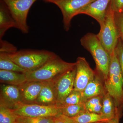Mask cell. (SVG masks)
Listing matches in <instances>:
<instances>
[{"instance_id":"obj_1","label":"cell","mask_w":123,"mask_h":123,"mask_svg":"<svg viewBox=\"0 0 123 123\" xmlns=\"http://www.w3.org/2000/svg\"><path fill=\"white\" fill-rule=\"evenodd\" d=\"M82 46L88 50L93 58L96 64L95 72L104 81L107 79L111 63V55L103 47L97 35L88 33L81 38Z\"/></svg>"},{"instance_id":"obj_2","label":"cell","mask_w":123,"mask_h":123,"mask_svg":"<svg viewBox=\"0 0 123 123\" xmlns=\"http://www.w3.org/2000/svg\"><path fill=\"white\" fill-rule=\"evenodd\" d=\"M7 54L10 59L26 73L37 70L57 56L54 52L45 50H21Z\"/></svg>"},{"instance_id":"obj_3","label":"cell","mask_w":123,"mask_h":123,"mask_svg":"<svg viewBox=\"0 0 123 123\" xmlns=\"http://www.w3.org/2000/svg\"><path fill=\"white\" fill-rule=\"evenodd\" d=\"M111 63L107 79L104 81L106 92L114 100L117 108L123 110V77L115 50L110 55Z\"/></svg>"},{"instance_id":"obj_4","label":"cell","mask_w":123,"mask_h":123,"mask_svg":"<svg viewBox=\"0 0 123 123\" xmlns=\"http://www.w3.org/2000/svg\"><path fill=\"white\" fill-rule=\"evenodd\" d=\"M76 66V63H69L57 56L37 70L25 73L27 81H49Z\"/></svg>"},{"instance_id":"obj_5","label":"cell","mask_w":123,"mask_h":123,"mask_svg":"<svg viewBox=\"0 0 123 123\" xmlns=\"http://www.w3.org/2000/svg\"><path fill=\"white\" fill-rule=\"evenodd\" d=\"M115 13L109 5L104 20L100 25V31L97 35L101 44L110 55L114 51L119 39Z\"/></svg>"},{"instance_id":"obj_6","label":"cell","mask_w":123,"mask_h":123,"mask_svg":"<svg viewBox=\"0 0 123 123\" xmlns=\"http://www.w3.org/2000/svg\"><path fill=\"white\" fill-rule=\"evenodd\" d=\"M5 5L17 25L23 34L29 32L27 22L29 10L37 0H1Z\"/></svg>"},{"instance_id":"obj_7","label":"cell","mask_w":123,"mask_h":123,"mask_svg":"<svg viewBox=\"0 0 123 123\" xmlns=\"http://www.w3.org/2000/svg\"><path fill=\"white\" fill-rule=\"evenodd\" d=\"M55 4L59 8L63 17L64 29L69 30L73 18L84 7L95 0H44Z\"/></svg>"},{"instance_id":"obj_8","label":"cell","mask_w":123,"mask_h":123,"mask_svg":"<svg viewBox=\"0 0 123 123\" xmlns=\"http://www.w3.org/2000/svg\"><path fill=\"white\" fill-rule=\"evenodd\" d=\"M13 110L17 115L27 117H54L61 114L57 106L37 104H22Z\"/></svg>"},{"instance_id":"obj_9","label":"cell","mask_w":123,"mask_h":123,"mask_svg":"<svg viewBox=\"0 0 123 123\" xmlns=\"http://www.w3.org/2000/svg\"><path fill=\"white\" fill-rule=\"evenodd\" d=\"M76 72V68L75 66L54 80L56 92L57 106L61 103L74 90Z\"/></svg>"},{"instance_id":"obj_10","label":"cell","mask_w":123,"mask_h":123,"mask_svg":"<svg viewBox=\"0 0 123 123\" xmlns=\"http://www.w3.org/2000/svg\"><path fill=\"white\" fill-rule=\"evenodd\" d=\"M75 63L76 72L74 90L81 93L88 83L94 78L95 72L91 68L85 57H78Z\"/></svg>"},{"instance_id":"obj_11","label":"cell","mask_w":123,"mask_h":123,"mask_svg":"<svg viewBox=\"0 0 123 123\" xmlns=\"http://www.w3.org/2000/svg\"><path fill=\"white\" fill-rule=\"evenodd\" d=\"M23 104L18 86L2 84L0 88V106L15 109Z\"/></svg>"},{"instance_id":"obj_12","label":"cell","mask_w":123,"mask_h":123,"mask_svg":"<svg viewBox=\"0 0 123 123\" xmlns=\"http://www.w3.org/2000/svg\"><path fill=\"white\" fill-rule=\"evenodd\" d=\"M111 0H95L79 11V14L89 15L95 19L101 25L105 18Z\"/></svg>"},{"instance_id":"obj_13","label":"cell","mask_w":123,"mask_h":123,"mask_svg":"<svg viewBox=\"0 0 123 123\" xmlns=\"http://www.w3.org/2000/svg\"><path fill=\"white\" fill-rule=\"evenodd\" d=\"M46 82L26 81L18 86L23 104H34Z\"/></svg>"},{"instance_id":"obj_14","label":"cell","mask_w":123,"mask_h":123,"mask_svg":"<svg viewBox=\"0 0 123 123\" xmlns=\"http://www.w3.org/2000/svg\"><path fill=\"white\" fill-rule=\"evenodd\" d=\"M106 92L104 80L95 72L94 78L88 83L81 93L82 102L85 103L88 99L93 97H103Z\"/></svg>"},{"instance_id":"obj_15","label":"cell","mask_w":123,"mask_h":123,"mask_svg":"<svg viewBox=\"0 0 123 123\" xmlns=\"http://www.w3.org/2000/svg\"><path fill=\"white\" fill-rule=\"evenodd\" d=\"M34 104L45 106H57L56 92L54 80L46 82Z\"/></svg>"},{"instance_id":"obj_16","label":"cell","mask_w":123,"mask_h":123,"mask_svg":"<svg viewBox=\"0 0 123 123\" xmlns=\"http://www.w3.org/2000/svg\"><path fill=\"white\" fill-rule=\"evenodd\" d=\"M123 110L117 108L114 100L107 92L102 98V107L101 115L108 121L115 118L118 115L122 116Z\"/></svg>"},{"instance_id":"obj_17","label":"cell","mask_w":123,"mask_h":123,"mask_svg":"<svg viewBox=\"0 0 123 123\" xmlns=\"http://www.w3.org/2000/svg\"><path fill=\"white\" fill-rule=\"evenodd\" d=\"M12 27L17 28L15 21L4 2L1 0L0 6V39L8 30Z\"/></svg>"},{"instance_id":"obj_18","label":"cell","mask_w":123,"mask_h":123,"mask_svg":"<svg viewBox=\"0 0 123 123\" xmlns=\"http://www.w3.org/2000/svg\"><path fill=\"white\" fill-rule=\"evenodd\" d=\"M26 81L25 73L0 69V82L1 84L18 86Z\"/></svg>"},{"instance_id":"obj_19","label":"cell","mask_w":123,"mask_h":123,"mask_svg":"<svg viewBox=\"0 0 123 123\" xmlns=\"http://www.w3.org/2000/svg\"><path fill=\"white\" fill-rule=\"evenodd\" d=\"M70 118L73 123H93L108 121L104 119L101 114L88 111L82 113L77 116Z\"/></svg>"},{"instance_id":"obj_20","label":"cell","mask_w":123,"mask_h":123,"mask_svg":"<svg viewBox=\"0 0 123 123\" xmlns=\"http://www.w3.org/2000/svg\"><path fill=\"white\" fill-rule=\"evenodd\" d=\"M61 114L70 118L77 116L86 111L85 103H83L75 105L57 106Z\"/></svg>"},{"instance_id":"obj_21","label":"cell","mask_w":123,"mask_h":123,"mask_svg":"<svg viewBox=\"0 0 123 123\" xmlns=\"http://www.w3.org/2000/svg\"><path fill=\"white\" fill-rule=\"evenodd\" d=\"M0 69L25 73L26 72L10 59L7 53L0 52Z\"/></svg>"},{"instance_id":"obj_22","label":"cell","mask_w":123,"mask_h":123,"mask_svg":"<svg viewBox=\"0 0 123 123\" xmlns=\"http://www.w3.org/2000/svg\"><path fill=\"white\" fill-rule=\"evenodd\" d=\"M103 97H94L86 101L84 103L86 111L100 114L102 107Z\"/></svg>"},{"instance_id":"obj_23","label":"cell","mask_w":123,"mask_h":123,"mask_svg":"<svg viewBox=\"0 0 123 123\" xmlns=\"http://www.w3.org/2000/svg\"><path fill=\"white\" fill-rule=\"evenodd\" d=\"M18 118L13 109L0 106V123H18Z\"/></svg>"},{"instance_id":"obj_24","label":"cell","mask_w":123,"mask_h":123,"mask_svg":"<svg viewBox=\"0 0 123 123\" xmlns=\"http://www.w3.org/2000/svg\"><path fill=\"white\" fill-rule=\"evenodd\" d=\"M82 95L81 92L74 90L72 91L65 98L61 103L57 106L68 105H75L81 103Z\"/></svg>"},{"instance_id":"obj_25","label":"cell","mask_w":123,"mask_h":123,"mask_svg":"<svg viewBox=\"0 0 123 123\" xmlns=\"http://www.w3.org/2000/svg\"><path fill=\"white\" fill-rule=\"evenodd\" d=\"M53 118V117H31L18 116V123H52Z\"/></svg>"},{"instance_id":"obj_26","label":"cell","mask_w":123,"mask_h":123,"mask_svg":"<svg viewBox=\"0 0 123 123\" xmlns=\"http://www.w3.org/2000/svg\"><path fill=\"white\" fill-rule=\"evenodd\" d=\"M115 18L119 38L123 43V12H115Z\"/></svg>"},{"instance_id":"obj_27","label":"cell","mask_w":123,"mask_h":123,"mask_svg":"<svg viewBox=\"0 0 123 123\" xmlns=\"http://www.w3.org/2000/svg\"><path fill=\"white\" fill-rule=\"evenodd\" d=\"M0 52H4L7 53H14L17 51V48L12 44L8 42L0 39Z\"/></svg>"},{"instance_id":"obj_28","label":"cell","mask_w":123,"mask_h":123,"mask_svg":"<svg viewBox=\"0 0 123 123\" xmlns=\"http://www.w3.org/2000/svg\"><path fill=\"white\" fill-rule=\"evenodd\" d=\"M115 51L123 77V43L119 38L116 48Z\"/></svg>"},{"instance_id":"obj_29","label":"cell","mask_w":123,"mask_h":123,"mask_svg":"<svg viewBox=\"0 0 123 123\" xmlns=\"http://www.w3.org/2000/svg\"><path fill=\"white\" fill-rule=\"evenodd\" d=\"M110 6L115 12H121L123 11V0H111Z\"/></svg>"},{"instance_id":"obj_30","label":"cell","mask_w":123,"mask_h":123,"mask_svg":"<svg viewBox=\"0 0 123 123\" xmlns=\"http://www.w3.org/2000/svg\"><path fill=\"white\" fill-rule=\"evenodd\" d=\"M52 123H73L69 117L60 114L53 118Z\"/></svg>"},{"instance_id":"obj_31","label":"cell","mask_w":123,"mask_h":123,"mask_svg":"<svg viewBox=\"0 0 123 123\" xmlns=\"http://www.w3.org/2000/svg\"><path fill=\"white\" fill-rule=\"evenodd\" d=\"M121 116L119 115H117L115 118L106 122L104 123H119V120Z\"/></svg>"},{"instance_id":"obj_32","label":"cell","mask_w":123,"mask_h":123,"mask_svg":"<svg viewBox=\"0 0 123 123\" xmlns=\"http://www.w3.org/2000/svg\"><path fill=\"white\" fill-rule=\"evenodd\" d=\"M105 123V122H96V123Z\"/></svg>"},{"instance_id":"obj_33","label":"cell","mask_w":123,"mask_h":123,"mask_svg":"<svg viewBox=\"0 0 123 123\" xmlns=\"http://www.w3.org/2000/svg\"></svg>"}]
</instances>
